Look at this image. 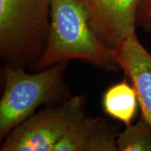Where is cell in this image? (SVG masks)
<instances>
[{
	"label": "cell",
	"mask_w": 151,
	"mask_h": 151,
	"mask_svg": "<svg viewBox=\"0 0 151 151\" xmlns=\"http://www.w3.org/2000/svg\"><path fill=\"white\" fill-rule=\"evenodd\" d=\"M50 21L43 54L35 67L45 70L61 62L80 60L108 70L119 67L114 50L97 37L81 0H50Z\"/></svg>",
	"instance_id": "obj_1"
},
{
	"label": "cell",
	"mask_w": 151,
	"mask_h": 151,
	"mask_svg": "<svg viewBox=\"0 0 151 151\" xmlns=\"http://www.w3.org/2000/svg\"><path fill=\"white\" fill-rule=\"evenodd\" d=\"M67 63L61 62L34 73L4 65L5 82L0 96V147L6 137L40 106L61 103L69 97L65 81Z\"/></svg>",
	"instance_id": "obj_2"
},
{
	"label": "cell",
	"mask_w": 151,
	"mask_h": 151,
	"mask_svg": "<svg viewBox=\"0 0 151 151\" xmlns=\"http://www.w3.org/2000/svg\"><path fill=\"white\" fill-rule=\"evenodd\" d=\"M50 21V0H0V61L35 70Z\"/></svg>",
	"instance_id": "obj_3"
},
{
	"label": "cell",
	"mask_w": 151,
	"mask_h": 151,
	"mask_svg": "<svg viewBox=\"0 0 151 151\" xmlns=\"http://www.w3.org/2000/svg\"><path fill=\"white\" fill-rule=\"evenodd\" d=\"M85 106V95L48 105L13 130L0 151H54L70 127L86 116Z\"/></svg>",
	"instance_id": "obj_4"
},
{
	"label": "cell",
	"mask_w": 151,
	"mask_h": 151,
	"mask_svg": "<svg viewBox=\"0 0 151 151\" xmlns=\"http://www.w3.org/2000/svg\"><path fill=\"white\" fill-rule=\"evenodd\" d=\"M92 30L109 48L115 49L136 33L141 0H81Z\"/></svg>",
	"instance_id": "obj_5"
},
{
	"label": "cell",
	"mask_w": 151,
	"mask_h": 151,
	"mask_svg": "<svg viewBox=\"0 0 151 151\" xmlns=\"http://www.w3.org/2000/svg\"><path fill=\"white\" fill-rule=\"evenodd\" d=\"M113 50L119 67L136 91L141 118L151 124V53L140 43L136 33Z\"/></svg>",
	"instance_id": "obj_6"
},
{
	"label": "cell",
	"mask_w": 151,
	"mask_h": 151,
	"mask_svg": "<svg viewBox=\"0 0 151 151\" xmlns=\"http://www.w3.org/2000/svg\"><path fill=\"white\" fill-rule=\"evenodd\" d=\"M119 135L106 119L85 116L70 127L54 151H119Z\"/></svg>",
	"instance_id": "obj_7"
},
{
	"label": "cell",
	"mask_w": 151,
	"mask_h": 151,
	"mask_svg": "<svg viewBox=\"0 0 151 151\" xmlns=\"http://www.w3.org/2000/svg\"><path fill=\"white\" fill-rule=\"evenodd\" d=\"M102 104L107 115L126 126L132 124L139 107L134 87L127 78L108 87Z\"/></svg>",
	"instance_id": "obj_8"
},
{
	"label": "cell",
	"mask_w": 151,
	"mask_h": 151,
	"mask_svg": "<svg viewBox=\"0 0 151 151\" xmlns=\"http://www.w3.org/2000/svg\"><path fill=\"white\" fill-rule=\"evenodd\" d=\"M119 151H151V124L143 118L126 126L118 138Z\"/></svg>",
	"instance_id": "obj_9"
},
{
	"label": "cell",
	"mask_w": 151,
	"mask_h": 151,
	"mask_svg": "<svg viewBox=\"0 0 151 151\" xmlns=\"http://www.w3.org/2000/svg\"><path fill=\"white\" fill-rule=\"evenodd\" d=\"M137 26H141L148 32L151 31V0H141L137 16Z\"/></svg>",
	"instance_id": "obj_10"
},
{
	"label": "cell",
	"mask_w": 151,
	"mask_h": 151,
	"mask_svg": "<svg viewBox=\"0 0 151 151\" xmlns=\"http://www.w3.org/2000/svg\"><path fill=\"white\" fill-rule=\"evenodd\" d=\"M4 82H5V68H4V65H0V96L4 90Z\"/></svg>",
	"instance_id": "obj_11"
}]
</instances>
